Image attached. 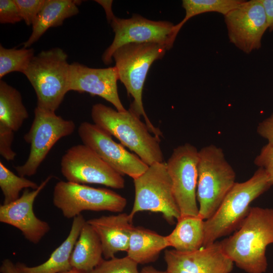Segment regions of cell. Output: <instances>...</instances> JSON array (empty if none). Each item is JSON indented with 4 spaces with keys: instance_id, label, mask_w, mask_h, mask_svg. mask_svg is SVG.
I'll use <instances>...</instances> for the list:
<instances>
[{
    "instance_id": "ffe728a7",
    "label": "cell",
    "mask_w": 273,
    "mask_h": 273,
    "mask_svg": "<svg viewBox=\"0 0 273 273\" xmlns=\"http://www.w3.org/2000/svg\"><path fill=\"white\" fill-rule=\"evenodd\" d=\"M81 1L45 0L44 5L32 25V33L22 44L28 48L50 28L61 26L64 21L79 13L77 6Z\"/></svg>"
},
{
    "instance_id": "484cf974",
    "label": "cell",
    "mask_w": 273,
    "mask_h": 273,
    "mask_svg": "<svg viewBox=\"0 0 273 273\" xmlns=\"http://www.w3.org/2000/svg\"><path fill=\"white\" fill-rule=\"evenodd\" d=\"M32 48L6 49L0 46V78L13 72L23 73L34 56Z\"/></svg>"
},
{
    "instance_id": "4316f807",
    "label": "cell",
    "mask_w": 273,
    "mask_h": 273,
    "mask_svg": "<svg viewBox=\"0 0 273 273\" xmlns=\"http://www.w3.org/2000/svg\"><path fill=\"white\" fill-rule=\"evenodd\" d=\"M39 187L36 183L25 177L16 175L0 161V187L4 196L3 204L17 200L23 189L35 190Z\"/></svg>"
},
{
    "instance_id": "f1b7e54d",
    "label": "cell",
    "mask_w": 273,
    "mask_h": 273,
    "mask_svg": "<svg viewBox=\"0 0 273 273\" xmlns=\"http://www.w3.org/2000/svg\"><path fill=\"white\" fill-rule=\"evenodd\" d=\"M21 17L28 26L32 25L45 0H14Z\"/></svg>"
},
{
    "instance_id": "d590c367",
    "label": "cell",
    "mask_w": 273,
    "mask_h": 273,
    "mask_svg": "<svg viewBox=\"0 0 273 273\" xmlns=\"http://www.w3.org/2000/svg\"><path fill=\"white\" fill-rule=\"evenodd\" d=\"M96 2L100 4L105 9L107 18L108 21L111 20L113 17L114 16L112 11V1H96Z\"/></svg>"
},
{
    "instance_id": "836d02e7",
    "label": "cell",
    "mask_w": 273,
    "mask_h": 273,
    "mask_svg": "<svg viewBox=\"0 0 273 273\" xmlns=\"http://www.w3.org/2000/svg\"><path fill=\"white\" fill-rule=\"evenodd\" d=\"M262 4L267 19L268 29L269 32L273 31V0H259Z\"/></svg>"
},
{
    "instance_id": "7a4b0ae2",
    "label": "cell",
    "mask_w": 273,
    "mask_h": 273,
    "mask_svg": "<svg viewBox=\"0 0 273 273\" xmlns=\"http://www.w3.org/2000/svg\"><path fill=\"white\" fill-rule=\"evenodd\" d=\"M91 117L95 124L117 139L148 165L163 162L160 138L152 135L146 124L133 111L119 112L97 103L92 106Z\"/></svg>"
},
{
    "instance_id": "603a6c76",
    "label": "cell",
    "mask_w": 273,
    "mask_h": 273,
    "mask_svg": "<svg viewBox=\"0 0 273 273\" xmlns=\"http://www.w3.org/2000/svg\"><path fill=\"white\" fill-rule=\"evenodd\" d=\"M204 221L198 215L180 217L175 228L166 236L168 246L181 252L194 251L203 247Z\"/></svg>"
},
{
    "instance_id": "6da1fadb",
    "label": "cell",
    "mask_w": 273,
    "mask_h": 273,
    "mask_svg": "<svg viewBox=\"0 0 273 273\" xmlns=\"http://www.w3.org/2000/svg\"><path fill=\"white\" fill-rule=\"evenodd\" d=\"M226 255L248 273H264L267 247L273 243V208L251 207L233 234L220 242Z\"/></svg>"
},
{
    "instance_id": "8992f818",
    "label": "cell",
    "mask_w": 273,
    "mask_h": 273,
    "mask_svg": "<svg viewBox=\"0 0 273 273\" xmlns=\"http://www.w3.org/2000/svg\"><path fill=\"white\" fill-rule=\"evenodd\" d=\"M235 180V171L221 148L209 145L199 150L196 195L200 217L205 220L215 213Z\"/></svg>"
},
{
    "instance_id": "8fae6325",
    "label": "cell",
    "mask_w": 273,
    "mask_h": 273,
    "mask_svg": "<svg viewBox=\"0 0 273 273\" xmlns=\"http://www.w3.org/2000/svg\"><path fill=\"white\" fill-rule=\"evenodd\" d=\"M199 150L186 143L174 148L166 163L180 216H198Z\"/></svg>"
},
{
    "instance_id": "4fadbf2b",
    "label": "cell",
    "mask_w": 273,
    "mask_h": 273,
    "mask_svg": "<svg viewBox=\"0 0 273 273\" xmlns=\"http://www.w3.org/2000/svg\"><path fill=\"white\" fill-rule=\"evenodd\" d=\"M78 134L83 144L122 175H127L134 179L149 167L137 155L128 152L121 144L114 141L112 135L94 123L82 122L78 128Z\"/></svg>"
},
{
    "instance_id": "44dd1931",
    "label": "cell",
    "mask_w": 273,
    "mask_h": 273,
    "mask_svg": "<svg viewBox=\"0 0 273 273\" xmlns=\"http://www.w3.org/2000/svg\"><path fill=\"white\" fill-rule=\"evenodd\" d=\"M101 241L86 221L72 251L70 263L73 269L87 273L104 259Z\"/></svg>"
},
{
    "instance_id": "277c9868",
    "label": "cell",
    "mask_w": 273,
    "mask_h": 273,
    "mask_svg": "<svg viewBox=\"0 0 273 273\" xmlns=\"http://www.w3.org/2000/svg\"><path fill=\"white\" fill-rule=\"evenodd\" d=\"M166 51L165 46L157 43H131L118 48L113 55L119 80L125 86L127 94L133 99L129 109L140 117L143 116L150 132L159 138L162 133L147 115L142 93L151 65L155 61L162 59Z\"/></svg>"
},
{
    "instance_id": "9c48e42d",
    "label": "cell",
    "mask_w": 273,
    "mask_h": 273,
    "mask_svg": "<svg viewBox=\"0 0 273 273\" xmlns=\"http://www.w3.org/2000/svg\"><path fill=\"white\" fill-rule=\"evenodd\" d=\"M53 202L68 219L84 211L121 212L127 203L124 197L112 190L62 180L54 187Z\"/></svg>"
},
{
    "instance_id": "7402d4cb",
    "label": "cell",
    "mask_w": 273,
    "mask_h": 273,
    "mask_svg": "<svg viewBox=\"0 0 273 273\" xmlns=\"http://www.w3.org/2000/svg\"><path fill=\"white\" fill-rule=\"evenodd\" d=\"M169 247L166 236L140 226H133L130 234L127 256L139 264L153 262L160 252Z\"/></svg>"
},
{
    "instance_id": "f546056e",
    "label": "cell",
    "mask_w": 273,
    "mask_h": 273,
    "mask_svg": "<svg viewBox=\"0 0 273 273\" xmlns=\"http://www.w3.org/2000/svg\"><path fill=\"white\" fill-rule=\"evenodd\" d=\"M14 131L5 124L0 122V154L7 161H13L16 153L12 149Z\"/></svg>"
},
{
    "instance_id": "2e32d148",
    "label": "cell",
    "mask_w": 273,
    "mask_h": 273,
    "mask_svg": "<svg viewBox=\"0 0 273 273\" xmlns=\"http://www.w3.org/2000/svg\"><path fill=\"white\" fill-rule=\"evenodd\" d=\"M53 177L48 176L37 189H24L16 201L0 206V222L19 230L25 238L33 244H37L50 231L49 223L36 216L33 211L34 201L40 192Z\"/></svg>"
},
{
    "instance_id": "30bf717a",
    "label": "cell",
    "mask_w": 273,
    "mask_h": 273,
    "mask_svg": "<svg viewBox=\"0 0 273 273\" xmlns=\"http://www.w3.org/2000/svg\"><path fill=\"white\" fill-rule=\"evenodd\" d=\"M110 22L114 37L102 55V60L106 65L111 64L114 52L124 44L153 42L163 45L169 50L172 48L177 35L174 30L175 25L172 23L153 21L138 14L128 19L114 16Z\"/></svg>"
},
{
    "instance_id": "7c38bea8",
    "label": "cell",
    "mask_w": 273,
    "mask_h": 273,
    "mask_svg": "<svg viewBox=\"0 0 273 273\" xmlns=\"http://www.w3.org/2000/svg\"><path fill=\"white\" fill-rule=\"evenodd\" d=\"M61 171L68 181L96 184L113 189L124 187L123 175L84 144L69 148L61 160Z\"/></svg>"
},
{
    "instance_id": "3957f363",
    "label": "cell",
    "mask_w": 273,
    "mask_h": 273,
    "mask_svg": "<svg viewBox=\"0 0 273 273\" xmlns=\"http://www.w3.org/2000/svg\"><path fill=\"white\" fill-rule=\"evenodd\" d=\"M271 186L261 168L248 180L236 182L215 213L204 221L203 247L236 231L248 214L251 203Z\"/></svg>"
},
{
    "instance_id": "d6a6232c",
    "label": "cell",
    "mask_w": 273,
    "mask_h": 273,
    "mask_svg": "<svg viewBox=\"0 0 273 273\" xmlns=\"http://www.w3.org/2000/svg\"><path fill=\"white\" fill-rule=\"evenodd\" d=\"M257 132L267 140V144L273 146V112L259 123L257 127Z\"/></svg>"
},
{
    "instance_id": "4dcf8cb0",
    "label": "cell",
    "mask_w": 273,
    "mask_h": 273,
    "mask_svg": "<svg viewBox=\"0 0 273 273\" xmlns=\"http://www.w3.org/2000/svg\"><path fill=\"white\" fill-rule=\"evenodd\" d=\"M254 163L258 168L264 169L269 183L273 186V146L267 144L264 146L254 159Z\"/></svg>"
},
{
    "instance_id": "d4e9b609",
    "label": "cell",
    "mask_w": 273,
    "mask_h": 273,
    "mask_svg": "<svg viewBox=\"0 0 273 273\" xmlns=\"http://www.w3.org/2000/svg\"><path fill=\"white\" fill-rule=\"evenodd\" d=\"M243 0H183L182 7L185 11V16L174 30L178 34L183 25L191 18L208 12H216L226 15L238 7Z\"/></svg>"
},
{
    "instance_id": "cb8c5ba5",
    "label": "cell",
    "mask_w": 273,
    "mask_h": 273,
    "mask_svg": "<svg viewBox=\"0 0 273 273\" xmlns=\"http://www.w3.org/2000/svg\"><path fill=\"white\" fill-rule=\"evenodd\" d=\"M20 93L6 82L0 80V122L14 131L18 130L28 118Z\"/></svg>"
},
{
    "instance_id": "5bb4252c",
    "label": "cell",
    "mask_w": 273,
    "mask_h": 273,
    "mask_svg": "<svg viewBox=\"0 0 273 273\" xmlns=\"http://www.w3.org/2000/svg\"><path fill=\"white\" fill-rule=\"evenodd\" d=\"M230 42L245 54L261 47L268 29L266 15L259 0L244 1L224 16Z\"/></svg>"
},
{
    "instance_id": "52a82bcc",
    "label": "cell",
    "mask_w": 273,
    "mask_h": 273,
    "mask_svg": "<svg viewBox=\"0 0 273 273\" xmlns=\"http://www.w3.org/2000/svg\"><path fill=\"white\" fill-rule=\"evenodd\" d=\"M133 180L135 196L129 213L132 219L136 213L144 211L161 213L170 224L180 217L165 163H153Z\"/></svg>"
},
{
    "instance_id": "e0dca14e",
    "label": "cell",
    "mask_w": 273,
    "mask_h": 273,
    "mask_svg": "<svg viewBox=\"0 0 273 273\" xmlns=\"http://www.w3.org/2000/svg\"><path fill=\"white\" fill-rule=\"evenodd\" d=\"M118 80L115 66L93 68L73 62L70 65L68 89L98 96L111 103L117 111L125 112L127 110L122 105L118 93Z\"/></svg>"
},
{
    "instance_id": "9a60e30c",
    "label": "cell",
    "mask_w": 273,
    "mask_h": 273,
    "mask_svg": "<svg viewBox=\"0 0 273 273\" xmlns=\"http://www.w3.org/2000/svg\"><path fill=\"white\" fill-rule=\"evenodd\" d=\"M164 258L170 273H230L234 265L217 241L191 251L166 250Z\"/></svg>"
},
{
    "instance_id": "ac0fdd59",
    "label": "cell",
    "mask_w": 273,
    "mask_h": 273,
    "mask_svg": "<svg viewBox=\"0 0 273 273\" xmlns=\"http://www.w3.org/2000/svg\"><path fill=\"white\" fill-rule=\"evenodd\" d=\"M132 219L126 213L102 216L88 220L98 235L105 259L115 257L118 252L127 250L131 232L133 228Z\"/></svg>"
},
{
    "instance_id": "d6986e66",
    "label": "cell",
    "mask_w": 273,
    "mask_h": 273,
    "mask_svg": "<svg viewBox=\"0 0 273 273\" xmlns=\"http://www.w3.org/2000/svg\"><path fill=\"white\" fill-rule=\"evenodd\" d=\"M86 222L81 214L73 218L69 233L66 239L42 263L28 266L21 263L16 265L21 273H62L72 269L70 258L80 231Z\"/></svg>"
},
{
    "instance_id": "8d00e7d4",
    "label": "cell",
    "mask_w": 273,
    "mask_h": 273,
    "mask_svg": "<svg viewBox=\"0 0 273 273\" xmlns=\"http://www.w3.org/2000/svg\"><path fill=\"white\" fill-rule=\"evenodd\" d=\"M140 273H170L167 270H158L153 266H148L143 267Z\"/></svg>"
},
{
    "instance_id": "1f68e13d",
    "label": "cell",
    "mask_w": 273,
    "mask_h": 273,
    "mask_svg": "<svg viewBox=\"0 0 273 273\" xmlns=\"http://www.w3.org/2000/svg\"><path fill=\"white\" fill-rule=\"evenodd\" d=\"M22 20L14 0L0 1V23L14 24Z\"/></svg>"
},
{
    "instance_id": "83f0119b",
    "label": "cell",
    "mask_w": 273,
    "mask_h": 273,
    "mask_svg": "<svg viewBox=\"0 0 273 273\" xmlns=\"http://www.w3.org/2000/svg\"><path fill=\"white\" fill-rule=\"evenodd\" d=\"M138 264L127 256L122 258L104 259L87 273H140Z\"/></svg>"
},
{
    "instance_id": "ba28073f",
    "label": "cell",
    "mask_w": 273,
    "mask_h": 273,
    "mask_svg": "<svg viewBox=\"0 0 273 273\" xmlns=\"http://www.w3.org/2000/svg\"><path fill=\"white\" fill-rule=\"evenodd\" d=\"M29 131L24 135L25 141L30 145V152L26 162L15 167L19 175L25 177L35 174L50 151L61 138L71 134L75 123L52 112L36 106Z\"/></svg>"
},
{
    "instance_id": "74e56055",
    "label": "cell",
    "mask_w": 273,
    "mask_h": 273,
    "mask_svg": "<svg viewBox=\"0 0 273 273\" xmlns=\"http://www.w3.org/2000/svg\"><path fill=\"white\" fill-rule=\"evenodd\" d=\"M62 273H85V272H82V271H78V270H77L76 269H72L69 271H66V272H62Z\"/></svg>"
},
{
    "instance_id": "5b68a950",
    "label": "cell",
    "mask_w": 273,
    "mask_h": 273,
    "mask_svg": "<svg viewBox=\"0 0 273 273\" xmlns=\"http://www.w3.org/2000/svg\"><path fill=\"white\" fill-rule=\"evenodd\" d=\"M61 49L42 51L35 55L23 74L37 97V107L55 112L69 92L70 65Z\"/></svg>"
},
{
    "instance_id": "e575fe53",
    "label": "cell",
    "mask_w": 273,
    "mask_h": 273,
    "mask_svg": "<svg viewBox=\"0 0 273 273\" xmlns=\"http://www.w3.org/2000/svg\"><path fill=\"white\" fill-rule=\"evenodd\" d=\"M1 273H21L13 262L9 259H5L0 267Z\"/></svg>"
}]
</instances>
